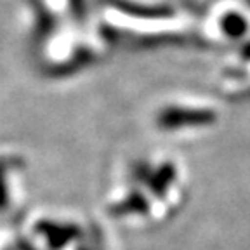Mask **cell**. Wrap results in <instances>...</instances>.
<instances>
[{"label": "cell", "instance_id": "cell-6", "mask_svg": "<svg viewBox=\"0 0 250 250\" xmlns=\"http://www.w3.org/2000/svg\"><path fill=\"white\" fill-rule=\"evenodd\" d=\"M5 186H4V177H2V174H0V207L5 203Z\"/></svg>", "mask_w": 250, "mask_h": 250}, {"label": "cell", "instance_id": "cell-4", "mask_svg": "<svg viewBox=\"0 0 250 250\" xmlns=\"http://www.w3.org/2000/svg\"><path fill=\"white\" fill-rule=\"evenodd\" d=\"M221 26H223V30L231 37H240L243 31L247 30L245 20L238 14H228L226 18L221 21Z\"/></svg>", "mask_w": 250, "mask_h": 250}, {"label": "cell", "instance_id": "cell-1", "mask_svg": "<svg viewBox=\"0 0 250 250\" xmlns=\"http://www.w3.org/2000/svg\"><path fill=\"white\" fill-rule=\"evenodd\" d=\"M39 12L37 52L42 66L68 73L103 52V37L90 26L85 0H33Z\"/></svg>", "mask_w": 250, "mask_h": 250}, {"label": "cell", "instance_id": "cell-7", "mask_svg": "<svg viewBox=\"0 0 250 250\" xmlns=\"http://www.w3.org/2000/svg\"><path fill=\"white\" fill-rule=\"evenodd\" d=\"M247 2H249V5H250V0H247Z\"/></svg>", "mask_w": 250, "mask_h": 250}, {"label": "cell", "instance_id": "cell-5", "mask_svg": "<svg viewBox=\"0 0 250 250\" xmlns=\"http://www.w3.org/2000/svg\"><path fill=\"white\" fill-rule=\"evenodd\" d=\"M146 202L141 196H130L129 200L122 202L120 205L115 207V214H130V212H145L146 210Z\"/></svg>", "mask_w": 250, "mask_h": 250}, {"label": "cell", "instance_id": "cell-3", "mask_svg": "<svg viewBox=\"0 0 250 250\" xmlns=\"http://www.w3.org/2000/svg\"><path fill=\"white\" fill-rule=\"evenodd\" d=\"M40 231L45 234V238L51 242L52 247H61L77 234V228L71 226H52V224H42Z\"/></svg>", "mask_w": 250, "mask_h": 250}, {"label": "cell", "instance_id": "cell-2", "mask_svg": "<svg viewBox=\"0 0 250 250\" xmlns=\"http://www.w3.org/2000/svg\"><path fill=\"white\" fill-rule=\"evenodd\" d=\"M214 120V113L210 109H195L183 108V106H172L165 108L158 115V125L165 130H177L186 127H200L207 125Z\"/></svg>", "mask_w": 250, "mask_h": 250}]
</instances>
